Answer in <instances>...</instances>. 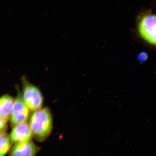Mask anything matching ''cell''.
Returning a JSON list of instances; mask_svg holds the SVG:
<instances>
[{
    "label": "cell",
    "mask_w": 156,
    "mask_h": 156,
    "mask_svg": "<svg viewBox=\"0 0 156 156\" xmlns=\"http://www.w3.org/2000/svg\"><path fill=\"white\" fill-rule=\"evenodd\" d=\"M1 126H0V130H1V134H6L7 126V122L4 121L1 119Z\"/></svg>",
    "instance_id": "9"
},
{
    "label": "cell",
    "mask_w": 156,
    "mask_h": 156,
    "mask_svg": "<svg viewBox=\"0 0 156 156\" xmlns=\"http://www.w3.org/2000/svg\"><path fill=\"white\" fill-rule=\"evenodd\" d=\"M40 148L31 141L15 144L12 149L11 156H35Z\"/></svg>",
    "instance_id": "6"
},
{
    "label": "cell",
    "mask_w": 156,
    "mask_h": 156,
    "mask_svg": "<svg viewBox=\"0 0 156 156\" xmlns=\"http://www.w3.org/2000/svg\"><path fill=\"white\" fill-rule=\"evenodd\" d=\"M29 125L33 136L38 141H44L51 133L52 116L48 107L35 111L31 115Z\"/></svg>",
    "instance_id": "1"
},
{
    "label": "cell",
    "mask_w": 156,
    "mask_h": 156,
    "mask_svg": "<svg viewBox=\"0 0 156 156\" xmlns=\"http://www.w3.org/2000/svg\"><path fill=\"white\" fill-rule=\"evenodd\" d=\"M14 99L8 95H3L0 99V116L1 119L7 122L10 118Z\"/></svg>",
    "instance_id": "7"
},
{
    "label": "cell",
    "mask_w": 156,
    "mask_h": 156,
    "mask_svg": "<svg viewBox=\"0 0 156 156\" xmlns=\"http://www.w3.org/2000/svg\"><path fill=\"white\" fill-rule=\"evenodd\" d=\"M147 55L145 53H141L138 56V60L140 61H144L147 59Z\"/></svg>",
    "instance_id": "10"
},
{
    "label": "cell",
    "mask_w": 156,
    "mask_h": 156,
    "mask_svg": "<svg viewBox=\"0 0 156 156\" xmlns=\"http://www.w3.org/2000/svg\"><path fill=\"white\" fill-rule=\"evenodd\" d=\"M10 136L12 141L16 144L31 141L33 136L29 124L26 122L14 126Z\"/></svg>",
    "instance_id": "5"
},
{
    "label": "cell",
    "mask_w": 156,
    "mask_h": 156,
    "mask_svg": "<svg viewBox=\"0 0 156 156\" xmlns=\"http://www.w3.org/2000/svg\"><path fill=\"white\" fill-rule=\"evenodd\" d=\"M23 98L29 110L35 112L41 108L43 97L40 90L23 78Z\"/></svg>",
    "instance_id": "2"
},
{
    "label": "cell",
    "mask_w": 156,
    "mask_h": 156,
    "mask_svg": "<svg viewBox=\"0 0 156 156\" xmlns=\"http://www.w3.org/2000/svg\"><path fill=\"white\" fill-rule=\"evenodd\" d=\"M138 31L144 40L156 46V15H147L142 17L138 23Z\"/></svg>",
    "instance_id": "3"
},
{
    "label": "cell",
    "mask_w": 156,
    "mask_h": 156,
    "mask_svg": "<svg viewBox=\"0 0 156 156\" xmlns=\"http://www.w3.org/2000/svg\"><path fill=\"white\" fill-rule=\"evenodd\" d=\"M10 136L6 134H1L0 156H5L11 147L12 143Z\"/></svg>",
    "instance_id": "8"
},
{
    "label": "cell",
    "mask_w": 156,
    "mask_h": 156,
    "mask_svg": "<svg viewBox=\"0 0 156 156\" xmlns=\"http://www.w3.org/2000/svg\"><path fill=\"white\" fill-rule=\"evenodd\" d=\"M29 110L23 100L21 94H19L14 101L10 117L12 126L26 122L28 121Z\"/></svg>",
    "instance_id": "4"
}]
</instances>
